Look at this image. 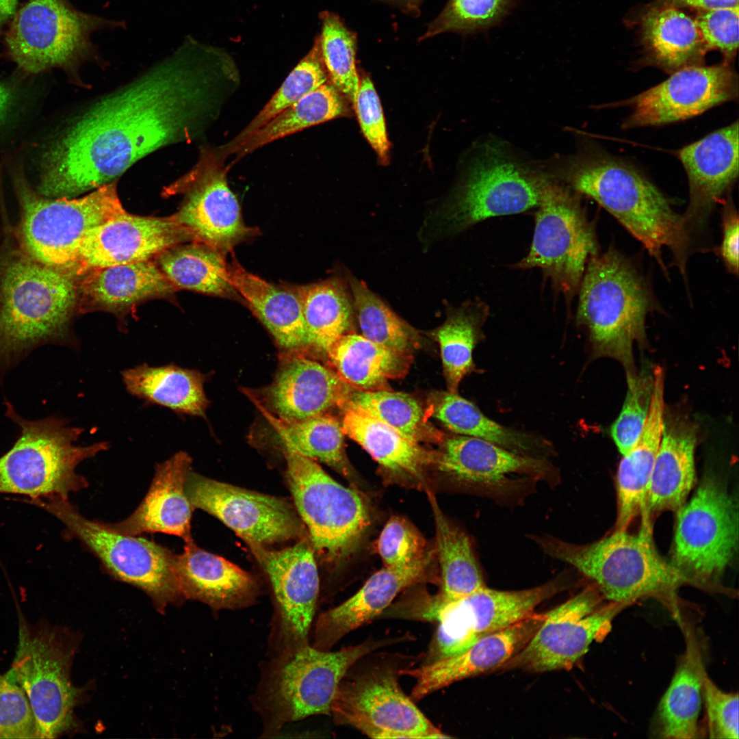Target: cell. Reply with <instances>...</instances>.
I'll use <instances>...</instances> for the list:
<instances>
[{"mask_svg":"<svg viewBox=\"0 0 739 739\" xmlns=\"http://www.w3.org/2000/svg\"><path fill=\"white\" fill-rule=\"evenodd\" d=\"M530 539L548 556L567 564L591 581L604 599L628 606L653 597L679 621L677 591L688 580L657 551L652 532L640 528L636 534L614 530L593 543L576 544L548 534Z\"/></svg>","mask_w":739,"mask_h":739,"instance_id":"4","label":"cell"},{"mask_svg":"<svg viewBox=\"0 0 739 739\" xmlns=\"http://www.w3.org/2000/svg\"><path fill=\"white\" fill-rule=\"evenodd\" d=\"M352 388L333 369L298 356L281 367L265 396L279 419L301 420L341 408Z\"/></svg>","mask_w":739,"mask_h":739,"instance_id":"31","label":"cell"},{"mask_svg":"<svg viewBox=\"0 0 739 739\" xmlns=\"http://www.w3.org/2000/svg\"><path fill=\"white\" fill-rule=\"evenodd\" d=\"M664 374H654L648 417L634 446L624 455L617 474V514L614 530H626L645 506L655 458L661 441L664 417Z\"/></svg>","mask_w":739,"mask_h":739,"instance_id":"34","label":"cell"},{"mask_svg":"<svg viewBox=\"0 0 739 739\" xmlns=\"http://www.w3.org/2000/svg\"><path fill=\"white\" fill-rule=\"evenodd\" d=\"M565 570L545 583L519 591L484 586L457 600L442 601L423 596L413 608L415 619L438 623L425 663L458 654L480 639L506 628L534 613L536 606L574 583Z\"/></svg>","mask_w":739,"mask_h":739,"instance_id":"12","label":"cell"},{"mask_svg":"<svg viewBox=\"0 0 739 739\" xmlns=\"http://www.w3.org/2000/svg\"><path fill=\"white\" fill-rule=\"evenodd\" d=\"M120 28H126L124 21L83 12L69 0H28L12 17L5 44L23 71L60 68L77 79L84 63L103 62L92 34Z\"/></svg>","mask_w":739,"mask_h":739,"instance_id":"11","label":"cell"},{"mask_svg":"<svg viewBox=\"0 0 739 739\" xmlns=\"http://www.w3.org/2000/svg\"><path fill=\"white\" fill-rule=\"evenodd\" d=\"M13 237L0 246V377L38 347L70 343L76 278L27 255Z\"/></svg>","mask_w":739,"mask_h":739,"instance_id":"3","label":"cell"},{"mask_svg":"<svg viewBox=\"0 0 739 739\" xmlns=\"http://www.w3.org/2000/svg\"><path fill=\"white\" fill-rule=\"evenodd\" d=\"M627 391L610 435L624 455L636 443L647 421L653 389V367L645 363L639 371L626 372Z\"/></svg>","mask_w":739,"mask_h":739,"instance_id":"52","label":"cell"},{"mask_svg":"<svg viewBox=\"0 0 739 739\" xmlns=\"http://www.w3.org/2000/svg\"><path fill=\"white\" fill-rule=\"evenodd\" d=\"M411 658L383 656L354 665L337 690L330 714L335 724L348 725L370 738H445L406 696L399 684Z\"/></svg>","mask_w":739,"mask_h":739,"instance_id":"13","label":"cell"},{"mask_svg":"<svg viewBox=\"0 0 739 739\" xmlns=\"http://www.w3.org/2000/svg\"><path fill=\"white\" fill-rule=\"evenodd\" d=\"M431 559L426 551L408 565L385 566L376 571L354 595L318 616L311 645L329 651L348 633L382 614L401 591L424 579Z\"/></svg>","mask_w":739,"mask_h":739,"instance_id":"26","label":"cell"},{"mask_svg":"<svg viewBox=\"0 0 739 739\" xmlns=\"http://www.w3.org/2000/svg\"><path fill=\"white\" fill-rule=\"evenodd\" d=\"M723 213V239L718 248L723 263L728 270L738 273V215L734 203L727 200Z\"/></svg>","mask_w":739,"mask_h":739,"instance_id":"58","label":"cell"},{"mask_svg":"<svg viewBox=\"0 0 739 739\" xmlns=\"http://www.w3.org/2000/svg\"><path fill=\"white\" fill-rule=\"evenodd\" d=\"M695 425L678 416H664L641 527L652 531L653 521L665 511L676 512L686 501L695 480Z\"/></svg>","mask_w":739,"mask_h":739,"instance_id":"29","label":"cell"},{"mask_svg":"<svg viewBox=\"0 0 739 739\" xmlns=\"http://www.w3.org/2000/svg\"><path fill=\"white\" fill-rule=\"evenodd\" d=\"M425 541L416 529L400 517L390 518L382 530L377 543L378 554L385 567L408 565L421 558L427 550Z\"/></svg>","mask_w":739,"mask_h":739,"instance_id":"53","label":"cell"},{"mask_svg":"<svg viewBox=\"0 0 739 739\" xmlns=\"http://www.w3.org/2000/svg\"><path fill=\"white\" fill-rule=\"evenodd\" d=\"M77 281L78 308L120 311L176 287L151 260L89 270Z\"/></svg>","mask_w":739,"mask_h":739,"instance_id":"33","label":"cell"},{"mask_svg":"<svg viewBox=\"0 0 739 739\" xmlns=\"http://www.w3.org/2000/svg\"><path fill=\"white\" fill-rule=\"evenodd\" d=\"M184 198L171 217L190 235L192 242L224 253L252 235L255 230L242 219L236 196L230 189L226 170L211 153L203 152L196 165L168 187Z\"/></svg>","mask_w":739,"mask_h":739,"instance_id":"22","label":"cell"},{"mask_svg":"<svg viewBox=\"0 0 739 739\" xmlns=\"http://www.w3.org/2000/svg\"><path fill=\"white\" fill-rule=\"evenodd\" d=\"M707 51L718 50L729 64L739 41V6L702 12L695 19Z\"/></svg>","mask_w":739,"mask_h":739,"instance_id":"55","label":"cell"},{"mask_svg":"<svg viewBox=\"0 0 739 739\" xmlns=\"http://www.w3.org/2000/svg\"><path fill=\"white\" fill-rule=\"evenodd\" d=\"M576 194L545 174L530 249L515 265L541 268L569 297L579 289L586 263L597 251L593 229Z\"/></svg>","mask_w":739,"mask_h":739,"instance_id":"18","label":"cell"},{"mask_svg":"<svg viewBox=\"0 0 739 739\" xmlns=\"http://www.w3.org/2000/svg\"><path fill=\"white\" fill-rule=\"evenodd\" d=\"M248 547L268 575L273 593L268 656L310 643L320 579L309 539L304 537L280 550Z\"/></svg>","mask_w":739,"mask_h":739,"instance_id":"20","label":"cell"},{"mask_svg":"<svg viewBox=\"0 0 739 739\" xmlns=\"http://www.w3.org/2000/svg\"><path fill=\"white\" fill-rule=\"evenodd\" d=\"M679 625L686 648L658 705L656 732L662 738L694 739L700 734L699 717L707 673L702 645L695 628L683 618Z\"/></svg>","mask_w":739,"mask_h":739,"instance_id":"32","label":"cell"},{"mask_svg":"<svg viewBox=\"0 0 739 739\" xmlns=\"http://www.w3.org/2000/svg\"><path fill=\"white\" fill-rule=\"evenodd\" d=\"M660 5L693 8L704 11L739 6V0H659Z\"/></svg>","mask_w":739,"mask_h":739,"instance_id":"59","label":"cell"},{"mask_svg":"<svg viewBox=\"0 0 739 739\" xmlns=\"http://www.w3.org/2000/svg\"><path fill=\"white\" fill-rule=\"evenodd\" d=\"M14 92L8 83L0 81V125L4 122L13 105Z\"/></svg>","mask_w":739,"mask_h":739,"instance_id":"60","label":"cell"},{"mask_svg":"<svg viewBox=\"0 0 739 739\" xmlns=\"http://www.w3.org/2000/svg\"><path fill=\"white\" fill-rule=\"evenodd\" d=\"M156 263L176 288L242 300L229 280L225 253L211 246L179 244L160 253Z\"/></svg>","mask_w":739,"mask_h":739,"instance_id":"42","label":"cell"},{"mask_svg":"<svg viewBox=\"0 0 739 739\" xmlns=\"http://www.w3.org/2000/svg\"><path fill=\"white\" fill-rule=\"evenodd\" d=\"M18 0H0V28L12 18Z\"/></svg>","mask_w":739,"mask_h":739,"instance_id":"61","label":"cell"},{"mask_svg":"<svg viewBox=\"0 0 739 739\" xmlns=\"http://www.w3.org/2000/svg\"><path fill=\"white\" fill-rule=\"evenodd\" d=\"M175 573L185 600L200 601L215 611L251 606L260 594L252 574L200 548L194 541L176 554Z\"/></svg>","mask_w":739,"mask_h":739,"instance_id":"30","label":"cell"},{"mask_svg":"<svg viewBox=\"0 0 739 739\" xmlns=\"http://www.w3.org/2000/svg\"><path fill=\"white\" fill-rule=\"evenodd\" d=\"M595 585L545 612L546 618L527 644L502 668L530 672L569 670L594 640L610 631L614 618L628 605L609 602Z\"/></svg>","mask_w":739,"mask_h":739,"instance_id":"19","label":"cell"},{"mask_svg":"<svg viewBox=\"0 0 739 739\" xmlns=\"http://www.w3.org/2000/svg\"><path fill=\"white\" fill-rule=\"evenodd\" d=\"M77 643L65 627L45 621L32 624L18 613V644L5 675L27 699L36 738L59 737L75 725L74 710L83 694L71 680Z\"/></svg>","mask_w":739,"mask_h":739,"instance_id":"10","label":"cell"},{"mask_svg":"<svg viewBox=\"0 0 739 739\" xmlns=\"http://www.w3.org/2000/svg\"><path fill=\"white\" fill-rule=\"evenodd\" d=\"M738 95V77L729 65H691L672 73L666 80L625 104L631 112L622 127L659 126L702 114Z\"/></svg>","mask_w":739,"mask_h":739,"instance_id":"23","label":"cell"},{"mask_svg":"<svg viewBox=\"0 0 739 739\" xmlns=\"http://www.w3.org/2000/svg\"><path fill=\"white\" fill-rule=\"evenodd\" d=\"M60 520L115 578L144 591L159 610L185 599L175 573L176 554L134 535L111 529L107 523L81 515L68 498L27 500Z\"/></svg>","mask_w":739,"mask_h":739,"instance_id":"14","label":"cell"},{"mask_svg":"<svg viewBox=\"0 0 739 739\" xmlns=\"http://www.w3.org/2000/svg\"><path fill=\"white\" fill-rule=\"evenodd\" d=\"M125 389L147 404L179 414L204 417L208 400L200 372L174 364L150 366L144 363L122 372Z\"/></svg>","mask_w":739,"mask_h":739,"instance_id":"37","label":"cell"},{"mask_svg":"<svg viewBox=\"0 0 739 739\" xmlns=\"http://www.w3.org/2000/svg\"><path fill=\"white\" fill-rule=\"evenodd\" d=\"M587 262L578 323L586 329L595 358L614 359L632 372L633 346L645 345L646 316L655 307L651 291L634 264L612 246Z\"/></svg>","mask_w":739,"mask_h":739,"instance_id":"6","label":"cell"},{"mask_svg":"<svg viewBox=\"0 0 739 739\" xmlns=\"http://www.w3.org/2000/svg\"><path fill=\"white\" fill-rule=\"evenodd\" d=\"M192 241L173 218L144 217L126 211L86 232L70 274L75 278L106 267L151 260L175 245Z\"/></svg>","mask_w":739,"mask_h":739,"instance_id":"24","label":"cell"},{"mask_svg":"<svg viewBox=\"0 0 739 739\" xmlns=\"http://www.w3.org/2000/svg\"><path fill=\"white\" fill-rule=\"evenodd\" d=\"M291 289L301 304L308 346L326 356L333 343L349 333L353 324L355 312L348 282L331 278Z\"/></svg>","mask_w":739,"mask_h":739,"instance_id":"41","label":"cell"},{"mask_svg":"<svg viewBox=\"0 0 739 739\" xmlns=\"http://www.w3.org/2000/svg\"><path fill=\"white\" fill-rule=\"evenodd\" d=\"M10 175L21 211L18 245L38 262L70 274L86 232L125 211L116 181L80 198H55L31 185L22 164H13Z\"/></svg>","mask_w":739,"mask_h":739,"instance_id":"8","label":"cell"},{"mask_svg":"<svg viewBox=\"0 0 739 739\" xmlns=\"http://www.w3.org/2000/svg\"><path fill=\"white\" fill-rule=\"evenodd\" d=\"M546 174L586 195L612 214L653 257L665 275L664 247L686 276L688 226L669 200L638 170L601 149L585 144L572 155L554 159Z\"/></svg>","mask_w":739,"mask_h":739,"instance_id":"2","label":"cell"},{"mask_svg":"<svg viewBox=\"0 0 739 739\" xmlns=\"http://www.w3.org/2000/svg\"><path fill=\"white\" fill-rule=\"evenodd\" d=\"M545 178L541 168L519 159L503 142H482L449 200L430 219L433 230L451 235L489 218L537 207Z\"/></svg>","mask_w":739,"mask_h":739,"instance_id":"9","label":"cell"},{"mask_svg":"<svg viewBox=\"0 0 739 739\" xmlns=\"http://www.w3.org/2000/svg\"><path fill=\"white\" fill-rule=\"evenodd\" d=\"M216 54L192 38L89 103L42 153L37 191L75 198L117 181L139 159L187 142L209 116Z\"/></svg>","mask_w":739,"mask_h":739,"instance_id":"1","label":"cell"},{"mask_svg":"<svg viewBox=\"0 0 739 739\" xmlns=\"http://www.w3.org/2000/svg\"><path fill=\"white\" fill-rule=\"evenodd\" d=\"M545 618L546 613L534 612L480 639L458 654L424 663L417 668L402 669L401 675L416 680L411 698L419 701L454 682L502 667L527 644Z\"/></svg>","mask_w":739,"mask_h":739,"instance_id":"25","label":"cell"},{"mask_svg":"<svg viewBox=\"0 0 739 739\" xmlns=\"http://www.w3.org/2000/svg\"><path fill=\"white\" fill-rule=\"evenodd\" d=\"M185 491L193 508L220 520L248 545L304 538V523L285 500L190 472Z\"/></svg>","mask_w":739,"mask_h":739,"instance_id":"21","label":"cell"},{"mask_svg":"<svg viewBox=\"0 0 739 739\" xmlns=\"http://www.w3.org/2000/svg\"><path fill=\"white\" fill-rule=\"evenodd\" d=\"M641 38L650 61L672 73L697 65L707 51L695 21L673 6L658 5L647 12Z\"/></svg>","mask_w":739,"mask_h":739,"instance_id":"39","label":"cell"},{"mask_svg":"<svg viewBox=\"0 0 739 739\" xmlns=\"http://www.w3.org/2000/svg\"><path fill=\"white\" fill-rule=\"evenodd\" d=\"M319 51L330 83L354 104L360 80L355 65V37L333 14L322 17Z\"/></svg>","mask_w":739,"mask_h":739,"instance_id":"50","label":"cell"},{"mask_svg":"<svg viewBox=\"0 0 739 739\" xmlns=\"http://www.w3.org/2000/svg\"><path fill=\"white\" fill-rule=\"evenodd\" d=\"M403 639H370L336 651L320 650L309 643L269 656L252 697L263 723V736L273 737L287 724L311 716L330 714L348 670L372 651Z\"/></svg>","mask_w":739,"mask_h":739,"instance_id":"5","label":"cell"},{"mask_svg":"<svg viewBox=\"0 0 739 739\" xmlns=\"http://www.w3.org/2000/svg\"><path fill=\"white\" fill-rule=\"evenodd\" d=\"M428 498L441 570V588L436 596L442 601L457 600L486 586L483 573L469 536L449 520L430 492Z\"/></svg>","mask_w":739,"mask_h":739,"instance_id":"43","label":"cell"},{"mask_svg":"<svg viewBox=\"0 0 739 739\" xmlns=\"http://www.w3.org/2000/svg\"><path fill=\"white\" fill-rule=\"evenodd\" d=\"M703 702L709 737L738 739V694L722 690L706 675L703 686Z\"/></svg>","mask_w":739,"mask_h":739,"instance_id":"56","label":"cell"},{"mask_svg":"<svg viewBox=\"0 0 739 739\" xmlns=\"http://www.w3.org/2000/svg\"><path fill=\"white\" fill-rule=\"evenodd\" d=\"M345 112L342 94L326 82L253 133L233 153L242 158L272 142L330 120Z\"/></svg>","mask_w":739,"mask_h":739,"instance_id":"45","label":"cell"},{"mask_svg":"<svg viewBox=\"0 0 739 739\" xmlns=\"http://www.w3.org/2000/svg\"><path fill=\"white\" fill-rule=\"evenodd\" d=\"M0 738H36L34 718L22 690L0 674Z\"/></svg>","mask_w":739,"mask_h":739,"instance_id":"54","label":"cell"},{"mask_svg":"<svg viewBox=\"0 0 739 739\" xmlns=\"http://www.w3.org/2000/svg\"><path fill=\"white\" fill-rule=\"evenodd\" d=\"M432 415L457 435L482 439L523 456L548 459L556 455L547 440L500 424L457 393L439 394Z\"/></svg>","mask_w":739,"mask_h":739,"instance_id":"40","label":"cell"},{"mask_svg":"<svg viewBox=\"0 0 739 739\" xmlns=\"http://www.w3.org/2000/svg\"><path fill=\"white\" fill-rule=\"evenodd\" d=\"M489 313L483 302H467L448 311L438 328L436 337L449 392L457 393L463 378L474 370L473 351L483 339L482 328Z\"/></svg>","mask_w":739,"mask_h":739,"instance_id":"44","label":"cell"},{"mask_svg":"<svg viewBox=\"0 0 739 739\" xmlns=\"http://www.w3.org/2000/svg\"><path fill=\"white\" fill-rule=\"evenodd\" d=\"M402 5L408 11L416 12L419 0H393Z\"/></svg>","mask_w":739,"mask_h":739,"instance_id":"62","label":"cell"},{"mask_svg":"<svg viewBox=\"0 0 739 739\" xmlns=\"http://www.w3.org/2000/svg\"><path fill=\"white\" fill-rule=\"evenodd\" d=\"M344 404L359 408L417 443H439L444 434L430 424L419 402L400 392L353 389Z\"/></svg>","mask_w":739,"mask_h":739,"instance_id":"47","label":"cell"},{"mask_svg":"<svg viewBox=\"0 0 739 739\" xmlns=\"http://www.w3.org/2000/svg\"><path fill=\"white\" fill-rule=\"evenodd\" d=\"M362 132L383 161L387 159L389 143L380 101L368 77L360 81L354 104Z\"/></svg>","mask_w":739,"mask_h":739,"instance_id":"57","label":"cell"},{"mask_svg":"<svg viewBox=\"0 0 739 739\" xmlns=\"http://www.w3.org/2000/svg\"><path fill=\"white\" fill-rule=\"evenodd\" d=\"M5 404V415L18 425L20 435L0 457V494L66 499L70 493L86 488L88 481L77 474V466L107 450V443L77 445L82 428L56 416L25 419L8 401Z\"/></svg>","mask_w":739,"mask_h":739,"instance_id":"7","label":"cell"},{"mask_svg":"<svg viewBox=\"0 0 739 739\" xmlns=\"http://www.w3.org/2000/svg\"><path fill=\"white\" fill-rule=\"evenodd\" d=\"M228 276L243 301L287 350L308 346L300 300L290 287H280L244 268L233 257L227 263Z\"/></svg>","mask_w":739,"mask_h":739,"instance_id":"35","label":"cell"},{"mask_svg":"<svg viewBox=\"0 0 739 739\" xmlns=\"http://www.w3.org/2000/svg\"><path fill=\"white\" fill-rule=\"evenodd\" d=\"M434 465L458 489L516 507L536 492V484L554 488L559 469L549 459L521 455L490 441L461 435L445 437Z\"/></svg>","mask_w":739,"mask_h":739,"instance_id":"17","label":"cell"},{"mask_svg":"<svg viewBox=\"0 0 739 739\" xmlns=\"http://www.w3.org/2000/svg\"><path fill=\"white\" fill-rule=\"evenodd\" d=\"M192 462L187 453L180 451L157 465L150 488L135 510L125 519L107 526L127 535L161 532L177 536L185 543L193 541L194 508L185 491Z\"/></svg>","mask_w":739,"mask_h":739,"instance_id":"28","label":"cell"},{"mask_svg":"<svg viewBox=\"0 0 739 739\" xmlns=\"http://www.w3.org/2000/svg\"><path fill=\"white\" fill-rule=\"evenodd\" d=\"M675 513L671 562L690 586L729 595L720 581L738 549L737 503L721 483L708 478Z\"/></svg>","mask_w":739,"mask_h":739,"instance_id":"16","label":"cell"},{"mask_svg":"<svg viewBox=\"0 0 739 739\" xmlns=\"http://www.w3.org/2000/svg\"><path fill=\"white\" fill-rule=\"evenodd\" d=\"M341 428L385 469L397 476L422 482L437 453L426 450L362 409L343 404Z\"/></svg>","mask_w":739,"mask_h":739,"instance_id":"36","label":"cell"},{"mask_svg":"<svg viewBox=\"0 0 739 739\" xmlns=\"http://www.w3.org/2000/svg\"><path fill=\"white\" fill-rule=\"evenodd\" d=\"M284 450L322 462L352 478V471L343 447L341 424L327 413L301 420L271 418Z\"/></svg>","mask_w":739,"mask_h":739,"instance_id":"46","label":"cell"},{"mask_svg":"<svg viewBox=\"0 0 739 739\" xmlns=\"http://www.w3.org/2000/svg\"><path fill=\"white\" fill-rule=\"evenodd\" d=\"M319 47L306 55L291 70L280 88L250 121L230 142L221 148L222 153L232 154L253 133L277 114L328 82Z\"/></svg>","mask_w":739,"mask_h":739,"instance_id":"49","label":"cell"},{"mask_svg":"<svg viewBox=\"0 0 739 739\" xmlns=\"http://www.w3.org/2000/svg\"><path fill=\"white\" fill-rule=\"evenodd\" d=\"M326 356L337 374L361 391L386 389L388 380L404 376L411 364L410 354L391 350L352 333L337 339Z\"/></svg>","mask_w":739,"mask_h":739,"instance_id":"38","label":"cell"},{"mask_svg":"<svg viewBox=\"0 0 739 739\" xmlns=\"http://www.w3.org/2000/svg\"><path fill=\"white\" fill-rule=\"evenodd\" d=\"M738 121L679 150L689 184L684 215L688 226L703 221L733 185L738 175Z\"/></svg>","mask_w":739,"mask_h":739,"instance_id":"27","label":"cell"},{"mask_svg":"<svg viewBox=\"0 0 739 739\" xmlns=\"http://www.w3.org/2000/svg\"><path fill=\"white\" fill-rule=\"evenodd\" d=\"M347 282L362 335L391 350L411 354L417 344L415 331L362 281L349 274Z\"/></svg>","mask_w":739,"mask_h":739,"instance_id":"48","label":"cell"},{"mask_svg":"<svg viewBox=\"0 0 739 739\" xmlns=\"http://www.w3.org/2000/svg\"><path fill=\"white\" fill-rule=\"evenodd\" d=\"M284 454L289 487L314 552L330 564L344 561L370 524L368 504L359 492L338 483L315 461L289 450Z\"/></svg>","mask_w":739,"mask_h":739,"instance_id":"15","label":"cell"},{"mask_svg":"<svg viewBox=\"0 0 739 739\" xmlns=\"http://www.w3.org/2000/svg\"><path fill=\"white\" fill-rule=\"evenodd\" d=\"M518 1L449 0L422 38H429L448 31L464 36L487 33L504 21Z\"/></svg>","mask_w":739,"mask_h":739,"instance_id":"51","label":"cell"}]
</instances>
